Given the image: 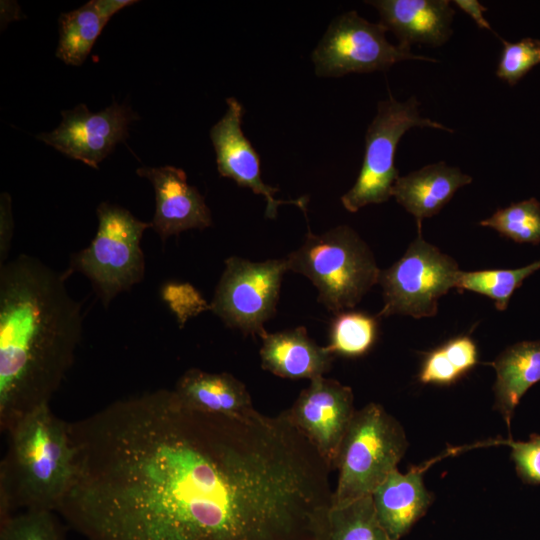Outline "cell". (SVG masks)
<instances>
[{"label":"cell","instance_id":"6","mask_svg":"<svg viewBox=\"0 0 540 540\" xmlns=\"http://www.w3.org/2000/svg\"><path fill=\"white\" fill-rule=\"evenodd\" d=\"M97 217L94 239L72 257L69 270L85 275L107 307L121 292L142 281L145 259L141 240L144 231L152 228V224L107 202L98 205Z\"/></svg>","mask_w":540,"mask_h":540},{"label":"cell","instance_id":"29","mask_svg":"<svg viewBox=\"0 0 540 540\" xmlns=\"http://www.w3.org/2000/svg\"><path fill=\"white\" fill-rule=\"evenodd\" d=\"M462 376L454 359L441 345L426 354L418 379L423 384L450 385Z\"/></svg>","mask_w":540,"mask_h":540},{"label":"cell","instance_id":"8","mask_svg":"<svg viewBox=\"0 0 540 540\" xmlns=\"http://www.w3.org/2000/svg\"><path fill=\"white\" fill-rule=\"evenodd\" d=\"M418 233L403 256L391 267L381 270L378 284L382 287L384 305L379 317L407 315L413 318L433 317L439 299L455 288L461 270L451 256L427 242Z\"/></svg>","mask_w":540,"mask_h":540},{"label":"cell","instance_id":"32","mask_svg":"<svg viewBox=\"0 0 540 540\" xmlns=\"http://www.w3.org/2000/svg\"><path fill=\"white\" fill-rule=\"evenodd\" d=\"M453 3L460 10L469 15L479 28L486 29L495 33L484 16L487 8L483 6L480 2H478L477 0H455L453 1Z\"/></svg>","mask_w":540,"mask_h":540},{"label":"cell","instance_id":"4","mask_svg":"<svg viewBox=\"0 0 540 540\" xmlns=\"http://www.w3.org/2000/svg\"><path fill=\"white\" fill-rule=\"evenodd\" d=\"M286 261L288 270L307 277L318 301L336 314L354 308L378 284L381 271L369 246L347 225L319 235L308 230Z\"/></svg>","mask_w":540,"mask_h":540},{"label":"cell","instance_id":"27","mask_svg":"<svg viewBox=\"0 0 540 540\" xmlns=\"http://www.w3.org/2000/svg\"><path fill=\"white\" fill-rule=\"evenodd\" d=\"M496 76L510 86L516 85L533 67L540 64V40L525 37L518 42L501 39Z\"/></svg>","mask_w":540,"mask_h":540},{"label":"cell","instance_id":"12","mask_svg":"<svg viewBox=\"0 0 540 540\" xmlns=\"http://www.w3.org/2000/svg\"><path fill=\"white\" fill-rule=\"evenodd\" d=\"M61 115L60 124L37 139L92 168H98L114 147L125 141L129 124L138 118L129 107L116 102L96 113L79 104Z\"/></svg>","mask_w":540,"mask_h":540},{"label":"cell","instance_id":"21","mask_svg":"<svg viewBox=\"0 0 540 540\" xmlns=\"http://www.w3.org/2000/svg\"><path fill=\"white\" fill-rule=\"evenodd\" d=\"M106 0H91L59 17V43L56 56L80 66L89 55L104 26L113 16Z\"/></svg>","mask_w":540,"mask_h":540},{"label":"cell","instance_id":"20","mask_svg":"<svg viewBox=\"0 0 540 540\" xmlns=\"http://www.w3.org/2000/svg\"><path fill=\"white\" fill-rule=\"evenodd\" d=\"M496 373L494 407L508 430L523 395L540 381V340L517 342L491 363Z\"/></svg>","mask_w":540,"mask_h":540},{"label":"cell","instance_id":"28","mask_svg":"<svg viewBox=\"0 0 540 540\" xmlns=\"http://www.w3.org/2000/svg\"><path fill=\"white\" fill-rule=\"evenodd\" d=\"M500 443L510 448V458L520 480L529 485L540 484V434H532L526 441L508 439Z\"/></svg>","mask_w":540,"mask_h":540},{"label":"cell","instance_id":"3","mask_svg":"<svg viewBox=\"0 0 540 540\" xmlns=\"http://www.w3.org/2000/svg\"><path fill=\"white\" fill-rule=\"evenodd\" d=\"M0 464V520L24 510L57 511L74 475L69 423L43 404L7 432Z\"/></svg>","mask_w":540,"mask_h":540},{"label":"cell","instance_id":"18","mask_svg":"<svg viewBox=\"0 0 540 540\" xmlns=\"http://www.w3.org/2000/svg\"><path fill=\"white\" fill-rule=\"evenodd\" d=\"M472 177L440 161L412 171L395 181L391 195L416 221L438 214Z\"/></svg>","mask_w":540,"mask_h":540},{"label":"cell","instance_id":"24","mask_svg":"<svg viewBox=\"0 0 540 540\" xmlns=\"http://www.w3.org/2000/svg\"><path fill=\"white\" fill-rule=\"evenodd\" d=\"M377 334L378 322L375 317L346 310L337 313L332 320L326 347L333 355L359 357L373 347Z\"/></svg>","mask_w":540,"mask_h":540},{"label":"cell","instance_id":"25","mask_svg":"<svg viewBox=\"0 0 540 540\" xmlns=\"http://www.w3.org/2000/svg\"><path fill=\"white\" fill-rule=\"evenodd\" d=\"M479 225L494 229L517 243L539 244L540 202L531 197L511 203L497 209L489 218L481 220Z\"/></svg>","mask_w":540,"mask_h":540},{"label":"cell","instance_id":"30","mask_svg":"<svg viewBox=\"0 0 540 540\" xmlns=\"http://www.w3.org/2000/svg\"><path fill=\"white\" fill-rule=\"evenodd\" d=\"M163 299L167 302L169 300H181V303L171 307V309L177 314L179 321L184 322V315L190 316L191 314H197L198 312L209 308V305L205 303L187 302L198 298V293L189 284H167L162 290Z\"/></svg>","mask_w":540,"mask_h":540},{"label":"cell","instance_id":"17","mask_svg":"<svg viewBox=\"0 0 540 540\" xmlns=\"http://www.w3.org/2000/svg\"><path fill=\"white\" fill-rule=\"evenodd\" d=\"M260 338L261 366L276 376L311 381L331 369L334 355L327 347L316 344L305 327L266 332Z\"/></svg>","mask_w":540,"mask_h":540},{"label":"cell","instance_id":"14","mask_svg":"<svg viewBox=\"0 0 540 540\" xmlns=\"http://www.w3.org/2000/svg\"><path fill=\"white\" fill-rule=\"evenodd\" d=\"M137 174L148 179L155 192L152 228L165 241L190 229H205L212 224L211 212L196 187L187 182L177 167H141Z\"/></svg>","mask_w":540,"mask_h":540},{"label":"cell","instance_id":"9","mask_svg":"<svg viewBox=\"0 0 540 540\" xmlns=\"http://www.w3.org/2000/svg\"><path fill=\"white\" fill-rule=\"evenodd\" d=\"M386 32L379 22H369L354 10L338 15L312 52L316 75L340 77L349 73L386 71L405 60L438 62L435 58L412 53L410 47L391 44Z\"/></svg>","mask_w":540,"mask_h":540},{"label":"cell","instance_id":"11","mask_svg":"<svg viewBox=\"0 0 540 540\" xmlns=\"http://www.w3.org/2000/svg\"><path fill=\"white\" fill-rule=\"evenodd\" d=\"M284 412L333 470L340 444L356 412L352 389L324 376L315 378Z\"/></svg>","mask_w":540,"mask_h":540},{"label":"cell","instance_id":"7","mask_svg":"<svg viewBox=\"0 0 540 540\" xmlns=\"http://www.w3.org/2000/svg\"><path fill=\"white\" fill-rule=\"evenodd\" d=\"M416 96L405 101L391 94L377 104V113L367 128L365 152L359 175L349 191L341 197L344 208L357 212L369 204L386 202L399 178L394 157L401 137L413 127H428L453 133L454 130L427 117L419 111Z\"/></svg>","mask_w":540,"mask_h":540},{"label":"cell","instance_id":"31","mask_svg":"<svg viewBox=\"0 0 540 540\" xmlns=\"http://www.w3.org/2000/svg\"><path fill=\"white\" fill-rule=\"evenodd\" d=\"M0 263L5 264L13 235V219L11 214L10 197L1 196V225H0Z\"/></svg>","mask_w":540,"mask_h":540},{"label":"cell","instance_id":"22","mask_svg":"<svg viewBox=\"0 0 540 540\" xmlns=\"http://www.w3.org/2000/svg\"><path fill=\"white\" fill-rule=\"evenodd\" d=\"M323 540H391L380 524L371 496L331 506Z\"/></svg>","mask_w":540,"mask_h":540},{"label":"cell","instance_id":"10","mask_svg":"<svg viewBox=\"0 0 540 540\" xmlns=\"http://www.w3.org/2000/svg\"><path fill=\"white\" fill-rule=\"evenodd\" d=\"M286 271V258L253 262L229 257L209 309L227 326L261 337L265 322L275 314Z\"/></svg>","mask_w":540,"mask_h":540},{"label":"cell","instance_id":"26","mask_svg":"<svg viewBox=\"0 0 540 540\" xmlns=\"http://www.w3.org/2000/svg\"><path fill=\"white\" fill-rule=\"evenodd\" d=\"M54 512L24 510L0 520V540H67Z\"/></svg>","mask_w":540,"mask_h":540},{"label":"cell","instance_id":"2","mask_svg":"<svg viewBox=\"0 0 540 540\" xmlns=\"http://www.w3.org/2000/svg\"><path fill=\"white\" fill-rule=\"evenodd\" d=\"M80 304L65 276L25 254L0 267V428L48 404L81 341Z\"/></svg>","mask_w":540,"mask_h":540},{"label":"cell","instance_id":"13","mask_svg":"<svg viewBox=\"0 0 540 540\" xmlns=\"http://www.w3.org/2000/svg\"><path fill=\"white\" fill-rule=\"evenodd\" d=\"M226 104L225 114L210 130L220 176L230 178L239 186L264 196L267 218H275L278 207L283 204L295 205L305 213L308 197L290 200L274 197V193L279 189L262 180L259 155L241 129L244 113L242 104L234 97L227 98Z\"/></svg>","mask_w":540,"mask_h":540},{"label":"cell","instance_id":"1","mask_svg":"<svg viewBox=\"0 0 540 540\" xmlns=\"http://www.w3.org/2000/svg\"><path fill=\"white\" fill-rule=\"evenodd\" d=\"M69 435L74 475L57 512L87 540H323L331 469L284 411L217 415L159 389Z\"/></svg>","mask_w":540,"mask_h":540},{"label":"cell","instance_id":"16","mask_svg":"<svg viewBox=\"0 0 540 540\" xmlns=\"http://www.w3.org/2000/svg\"><path fill=\"white\" fill-rule=\"evenodd\" d=\"M423 471V467L406 473L395 469L371 495L377 518L391 540L404 537L433 502Z\"/></svg>","mask_w":540,"mask_h":540},{"label":"cell","instance_id":"5","mask_svg":"<svg viewBox=\"0 0 540 540\" xmlns=\"http://www.w3.org/2000/svg\"><path fill=\"white\" fill-rule=\"evenodd\" d=\"M407 448L402 425L383 406L372 402L356 410L334 462L338 480L332 506L371 496Z\"/></svg>","mask_w":540,"mask_h":540},{"label":"cell","instance_id":"15","mask_svg":"<svg viewBox=\"0 0 540 540\" xmlns=\"http://www.w3.org/2000/svg\"><path fill=\"white\" fill-rule=\"evenodd\" d=\"M379 23L391 31L400 45L439 47L451 37L455 10L449 0H371Z\"/></svg>","mask_w":540,"mask_h":540},{"label":"cell","instance_id":"19","mask_svg":"<svg viewBox=\"0 0 540 540\" xmlns=\"http://www.w3.org/2000/svg\"><path fill=\"white\" fill-rule=\"evenodd\" d=\"M188 407L217 415L240 417L255 411L243 382L229 373L187 370L173 389Z\"/></svg>","mask_w":540,"mask_h":540},{"label":"cell","instance_id":"23","mask_svg":"<svg viewBox=\"0 0 540 540\" xmlns=\"http://www.w3.org/2000/svg\"><path fill=\"white\" fill-rule=\"evenodd\" d=\"M539 269L540 259L516 269L461 271L455 288L484 295L494 301L497 310L504 311L523 281Z\"/></svg>","mask_w":540,"mask_h":540}]
</instances>
